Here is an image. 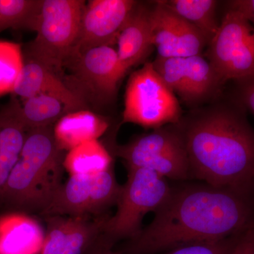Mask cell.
<instances>
[{
	"label": "cell",
	"instance_id": "obj_1",
	"mask_svg": "<svg viewBox=\"0 0 254 254\" xmlns=\"http://www.w3.org/2000/svg\"><path fill=\"white\" fill-rule=\"evenodd\" d=\"M254 227V182L241 186L173 189L149 225L127 240L125 254H155L240 235Z\"/></svg>",
	"mask_w": 254,
	"mask_h": 254
},
{
	"label": "cell",
	"instance_id": "obj_2",
	"mask_svg": "<svg viewBox=\"0 0 254 254\" xmlns=\"http://www.w3.org/2000/svg\"><path fill=\"white\" fill-rule=\"evenodd\" d=\"M180 130L191 177L215 187L254 182V130L243 117L216 110Z\"/></svg>",
	"mask_w": 254,
	"mask_h": 254
},
{
	"label": "cell",
	"instance_id": "obj_3",
	"mask_svg": "<svg viewBox=\"0 0 254 254\" xmlns=\"http://www.w3.org/2000/svg\"><path fill=\"white\" fill-rule=\"evenodd\" d=\"M64 156L55 141L53 126L28 131L0 206L6 211L43 215L63 186Z\"/></svg>",
	"mask_w": 254,
	"mask_h": 254
},
{
	"label": "cell",
	"instance_id": "obj_4",
	"mask_svg": "<svg viewBox=\"0 0 254 254\" xmlns=\"http://www.w3.org/2000/svg\"><path fill=\"white\" fill-rule=\"evenodd\" d=\"M83 0H43L36 38L22 48L23 57L53 70L61 77L79 36Z\"/></svg>",
	"mask_w": 254,
	"mask_h": 254
},
{
	"label": "cell",
	"instance_id": "obj_5",
	"mask_svg": "<svg viewBox=\"0 0 254 254\" xmlns=\"http://www.w3.org/2000/svg\"><path fill=\"white\" fill-rule=\"evenodd\" d=\"M128 175L118 202L117 210L108 216L100 238L114 245L123 240H131L141 232L142 220L147 213L158 211L171 195L168 180L145 168L127 169Z\"/></svg>",
	"mask_w": 254,
	"mask_h": 254
},
{
	"label": "cell",
	"instance_id": "obj_6",
	"mask_svg": "<svg viewBox=\"0 0 254 254\" xmlns=\"http://www.w3.org/2000/svg\"><path fill=\"white\" fill-rule=\"evenodd\" d=\"M125 76L117 50L102 46L72 55L64 65L61 78L90 109L113 101Z\"/></svg>",
	"mask_w": 254,
	"mask_h": 254
},
{
	"label": "cell",
	"instance_id": "obj_7",
	"mask_svg": "<svg viewBox=\"0 0 254 254\" xmlns=\"http://www.w3.org/2000/svg\"><path fill=\"white\" fill-rule=\"evenodd\" d=\"M178 100L153 67L147 63L131 73L125 92L123 123L147 128L163 127L180 121Z\"/></svg>",
	"mask_w": 254,
	"mask_h": 254
},
{
	"label": "cell",
	"instance_id": "obj_8",
	"mask_svg": "<svg viewBox=\"0 0 254 254\" xmlns=\"http://www.w3.org/2000/svg\"><path fill=\"white\" fill-rule=\"evenodd\" d=\"M208 60L222 83L254 77V26L230 7L210 42Z\"/></svg>",
	"mask_w": 254,
	"mask_h": 254
},
{
	"label": "cell",
	"instance_id": "obj_9",
	"mask_svg": "<svg viewBox=\"0 0 254 254\" xmlns=\"http://www.w3.org/2000/svg\"><path fill=\"white\" fill-rule=\"evenodd\" d=\"M122 187L117 182L114 165L96 175H71L43 215L101 216L117 204Z\"/></svg>",
	"mask_w": 254,
	"mask_h": 254
},
{
	"label": "cell",
	"instance_id": "obj_10",
	"mask_svg": "<svg viewBox=\"0 0 254 254\" xmlns=\"http://www.w3.org/2000/svg\"><path fill=\"white\" fill-rule=\"evenodd\" d=\"M152 63L167 86L185 101L203 99L222 83L209 60L200 55L184 58L157 56Z\"/></svg>",
	"mask_w": 254,
	"mask_h": 254
},
{
	"label": "cell",
	"instance_id": "obj_11",
	"mask_svg": "<svg viewBox=\"0 0 254 254\" xmlns=\"http://www.w3.org/2000/svg\"><path fill=\"white\" fill-rule=\"evenodd\" d=\"M137 4L138 1L133 0L88 1L83 9L79 36L71 57L91 48L116 44L122 28Z\"/></svg>",
	"mask_w": 254,
	"mask_h": 254
},
{
	"label": "cell",
	"instance_id": "obj_12",
	"mask_svg": "<svg viewBox=\"0 0 254 254\" xmlns=\"http://www.w3.org/2000/svg\"><path fill=\"white\" fill-rule=\"evenodd\" d=\"M152 43L163 58L200 55L208 41L194 26L157 1L150 11Z\"/></svg>",
	"mask_w": 254,
	"mask_h": 254
},
{
	"label": "cell",
	"instance_id": "obj_13",
	"mask_svg": "<svg viewBox=\"0 0 254 254\" xmlns=\"http://www.w3.org/2000/svg\"><path fill=\"white\" fill-rule=\"evenodd\" d=\"M108 216H45L47 227L40 254H86L101 235Z\"/></svg>",
	"mask_w": 254,
	"mask_h": 254
},
{
	"label": "cell",
	"instance_id": "obj_14",
	"mask_svg": "<svg viewBox=\"0 0 254 254\" xmlns=\"http://www.w3.org/2000/svg\"><path fill=\"white\" fill-rule=\"evenodd\" d=\"M23 58L22 69L12 92L20 101L36 95L48 94L60 98L74 111L90 110L58 73L38 62Z\"/></svg>",
	"mask_w": 254,
	"mask_h": 254
},
{
	"label": "cell",
	"instance_id": "obj_15",
	"mask_svg": "<svg viewBox=\"0 0 254 254\" xmlns=\"http://www.w3.org/2000/svg\"><path fill=\"white\" fill-rule=\"evenodd\" d=\"M45 233L28 214L5 212L0 215V254H40Z\"/></svg>",
	"mask_w": 254,
	"mask_h": 254
},
{
	"label": "cell",
	"instance_id": "obj_16",
	"mask_svg": "<svg viewBox=\"0 0 254 254\" xmlns=\"http://www.w3.org/2000/svg\"><path fill=\"white\" fill-rule=\"evenodd\" d=\"M150 9L138 3L119 34V60L125 75L141 63L153 48L150 21Z\"/></svg>",
	"mask_w": 254,
	"mask_h": 254
},
{
	"label": "cell",
	"instance_id": "obj_17",
	"mask_svg": "<svg viewBox=\"0 0 254 254\" xmlns=\"http://www.w3.org/2000/svg\"><path fill=\"white\" fill-rule=\"evenodd\" d=\"M184 145L180 128L160 127L136 137L126 145H116L114 153L123 159L127 169L143 168L153 159Z\"/></svg>",
	"mask_w": 254,
	"mask_h": 254
},
{
	"label": "cell",
	"instance_id": "obj_18",
	"mask_svg": "<svg viewBox=\"0 0 254 254\" xmlns=\"http://www.w3.org/2000/svg\"><path fill=\"white\" fill-rule=\"evenodd\" d=\"M106 119L90 110L65 115L53 126V134L60 150L68 152L86 142L98 140L108 130Z\"/></svg>",
	"mask_w": 254,
	"mask_h": 254
},
{
	"label": "cell",
	"instance_id": "obj_19",
	"mask_svg": "<svg viewBox=\"0 0 254 254\" xmlns=\"http://www.w3.org/2000/svg\"><path fill=\"white\" fill-rule=\"evenodd\" d=\"M27 132L16 118L14 103L10 100L0 109V200Z\"/></svg>",
	"mask_w": 254,
	"mask_h": 254
},
{
	"label": "cell",
	"instance_id": "obj_20",
	"mask_svg": "<svg viewBox=\"0 0 254 254\" xmlns=\"http://www.w3.org/2000/svg\"><path fill=\"white\" fill-rule=\"evenodd\" d=\"M16 118L26 131L54 126L66 114L74 112L72 108L57 97L38 94L20 101L12 98Z\"/></svg>",
	"mask_w": 254,
	"mask_h": 254
},
{
	"label": "cell",
	"instance_id": "obj_21",
	"mask_svg": "<svg viewBox=\"0 0 254 254\" xmlns=\"http://www.w3.org/2000/svg\"><path fill=\"white\" fill-rule=\"evenodd\" d=\"M109 150L98 140L86 142L66 152L64 168L71 175H93L113 166Z\"/></svg>",
	"mask_w": 254,
	"mask_h": 254
},
{
	"label": "cell",
	"instance_id": "obj_22",
	"mask_svg": "<svg viewBox=\"0 0 254 254\" xmlns=\"http://www.w3.org/2000/svg\"><path fill=\"white\" fill-rule=\"evenodd\" d=\"M162 1L169 9L196 28L210 43L220 27L216 15L218 1L214 0Z\"/></svg>",
	"mask_w": 254,
	"mask_h": 254
},
{
	"label": "cell",
	"instance_id": "obj_23",
	"mask_svg": "<svg viewBox=\"0 0 254 254\" xmlns=\"http://www.w3.org/2000/svg\"><path fill=\"white\" fill-rule=\"evenodd\" d=\"M43 0H0V33L9 29L36 30Z\"/></svg>",
	"mask_w": 254,
	"mask_h": 254
},
{
	"label": "cell",
	"instance_id": "obj_24",
	"mask_svg": "<svg viewBox=\"0 0 254 254\" xmlns=\"http://www.w3.org/2000/svg\"><path fill=\"white\" fill-rule=\"evenodd\" d=\"M23 64L21 46L12 42L0 41V95L12 93Z\"/></svg>",
	"mask_w": 254,
	"mask_h": 254
},
{
	"label": "cell",
	"instance_id": "obj_25",
	"mask_svg": "<svg viewBox=\"0 0 254 254\" xmlns=\"http://www.w3.org/2000/svg\"><path fill=\"white\" fill-rule=\"evenodd\" d=\"M242 234L223 240L182 246L165 254H231Z\"/></svg>",
	"mask_w": 254,
	"mask_h": 254
},
{
	"label": "cell",
	"instance_id": "obj_26",
	"mask_svg": "<svg viewBox=\"0 0 254 254\" xmlns=\"http://www.w3.org/2000/svg\"><path fill=\"white\" fill-rule=\"evenodd\" d=\"M231 254H254V227L242 234Z\"/></svg>",
	"mask_w": 254,
	"mask_h": 254
},
{
	"label": "cell",
	"instance_id": "obj_27",
	"mask_svg": "<svg viewBox=\"0 0 254 254\" xmlns=\"http://www.w3.org/2000/svg\"><path fill=\"white\" fill-rule=\"evenodd\" d=\"M230 7L238 10L254 25V0H237L230 2Z\"/></svg>",
	"mask_w": 254,
	"mask_h": 254
},
{
	"label": "cell",
	"instance_id": "obj_28",
	"mask_svg": "<svg viewBox=\"0 0 254 254\" xmlns=\"http://www.w3.org/2000/svg\"><path fill=\"white\" fill-rule=\"evenodd\" d=\"M245 82L242 91V100L254 115V77Z\"/></svg>",
	"mask_w": 254,
	"mask_h": 254
},
{
	"label": "cell",
	"instance_id": "obj_29",
	"mask_svg": "<svg viewBox=\"0 0 254 254\" xmlns=\"http://www.w3.org/2000/svg\"><path fill=\"white\" fill-rule=\"evenodd\" d=\"M85 254H125L123 252L113 250V247L105 243L101 239L98 240L92 245L91 248Z\"/></svg>",
	"mask_w": 254,
	"mask_h": 254
}]
</instances>
